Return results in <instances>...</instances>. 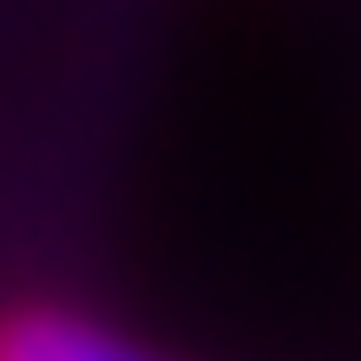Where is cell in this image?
<instances>
[{
	"instance_id": "7a4b0ae2",
	"label": "cell",
	"mask_w": 361,
	"mask_h": 361,
	"mask_svg": "<svg viewBox=\"0 0 361 361\" xmlns=\"http://www.w3.org/2000/svg\"><path fill=\"white\" fill-rule=\"evenodd\" d=\"M0 361H25V353H8V345H0Z\"/></svg>"
},
{
	"instance_id": "6da1fadb",
	"label": "cell",
	"mask_w": 361,
	"mask_h": 361,
	"mask_svg": "<svg viewBox=\"0 0 361 361\" xmlns=\"http://www.w3.org/2000/svg\"><path fill=\"white\" fill-rule=\"evenodd\" d=\"M0 345L25 353V361H169L153 345H137V337H121L113 322H97V313H65V305H25L0 322Z\"/></svg>"
}]
</instances>
